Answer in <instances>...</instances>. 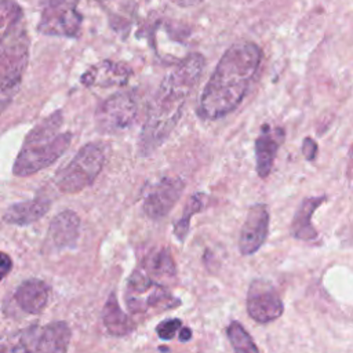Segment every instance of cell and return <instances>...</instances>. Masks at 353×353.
<instances>
[{
  "label": "cell",
  "mask_w": 353,
  "mask_h": 353,
  "mask_svg": "<svg viewBox=\"0 0 353 353\" xmlns=\"http://www.w3.org/2000/svg\"><path fill=\"white\" fill-rule=\"evenodd\" d=\"M262 50L252 41L230 46L218 61L199 102L204 120H216L234 110L244 99L262 62Z\"/></svg>",
  "instance_id": "1"
},
{
  "label": "cell",
  "mask_w": 353,
  "mask_h": 353,
  "mask_svg": "<svg viewBox=\"0 0 353 353\" xmlns=\"http://www.w3.org/2000/svg\"><path fill=\"white\" fill-rule=\"evenodd\" d=\"M205 66L201 54L193 52L176 63L163 79L149 105L146 120L139 135V153H153L172 132L185 109V102L200 80Z\"/></svg>",
  "instance_id": "2"
},
{
  "label": "cell",
  "mask_w": 353,
  "mask_h": 353,
  "mask_svg": "<svg viewBox=\"0 0 353 353\" xmlns=\"http://www.w3.org/2000/svg\"><path fill=\"white\" fill-rule=\"evenodd\" d=\"M0 15V94L6 108L18 91L28 66L30 40L23 26V11L15 1L3 0Z\"/></svg>",
  "instance_id": "3"
},
{
  "label": "cell",
  "mask_w": 353,
  "mask_h": 353,
  "mask_svg": "<svg viewBox=\"0 0 353 353\" xmlns=\"http://www.w3.org/2000/svg\"><path fill=\"white\" fill-rule=\"evenodd\" d=\"M62 123V112L57 110L26 135L12 165L15 176L33 175L54 164L66 152L72 143V134L59 132Z\"/></svg>",
  "instance_id": "4"
},
{
  "label": "cell",
  "mask_w": 353,
  "mask_h": 353,
  "mask_svg": "<svg viewBox=\"0 0 353 353\" xmlns=\"http://www.w3.org/2000/svg\"><path fill=\"white\" fill-rule=\"evenodd\" d=\"M69 342V325L63 321H52L21 330L10 338L4 353H66Z\"/></svg>",
  "instance_id": "5"
},
{
  "label": "cell",
  "mask_w": 353,
  "mask_h": 353,
  "mask_svg": "<svg viewBox=\"0 0 353 353\" xmlns=\"http://www.w3.org/2000/svg\"><path fill=\"white\" fill-rule=\"evenodd\" d=\"M105 164V150L97 143L84 145L55 175V185L63 193H79L90 186Z\"/></svg>",
  "instance_id": "6"
},
{
  "label": "cell",
  "mask_w": 353,
  "mask_h": 353,
  "mask_svg": "<svg viewBox=\"0 0 353 353\" xmlns=\"http://www.w3.org/2000/svg\"><path fill=\"white\" fill-rule=\"evenodd\" d=\"M79 0H47L37 30L46 36L79 37L83 17L77 11Z\"/></svg>",
  "instance_id": "7"
},
{
  "label": "cell",
  "mask_w": 353,
  "mask_h": 353,
  "mask_svg": "<svg viewBox=\"0 0 353 353\" xmlns=\"http://www.w3.org/2000/svg\"><path fill=\"white\" fill-rule=\"evenodd\" d=\"M138 113V103L132 94L117 92L103 102L95 110V125L101 132H120L128 128Z\"/></svg>",
  "instance_id": "8"
},
{
  "label": "cell",
  "mask_w": 353,
  "mask_h": 353,
  "mask_svg": "<svg viewBox=\"0 0 353 353\" xmlns=\"http://www.w3.org/2000/svg\"><path fill=\"white\" fill-rule=\"evenodd\" d=\"M185 189V182L175 176L160 179L143 200V211L152 219H160L167 215L179 200Z\"/></svg>",
  "instance_id": "9"
},
{
  "label": "cell",
  "mask_w": 353,
  "mask_h": 353,
  "mask_svg": "<svg viewBox=\"0 0 353 353\" xmlns=\"http://www.w3.org/2000/svg\"><path fill=\"white\" fill-rule=\"evenodd\" d=\"M247 310L258 323H269L283 314L284 305L279 294L270 285L256 280L248 290Z\"/></svg>",
  "instance_id": "10"
},
{
  "label": "cell",
  "mask_w": 353,
  "mask_h": 353,
  "mask_svg": "<svg viewBox=\"0 0 353 353\" xmlns=\"http://www.w3.org/2000/svg\"><path fill=\"white\" fill-rule=\"evenodd\" d=\"M269 232V211L265 204H255L248 210L243 223L239 248L243 255L255 254L265 243Z\"/></svg>",
  "instance_id": "11"
},
{
  "label": "cell",
  "mask_w": 353,
  "mask_h": 353,
  "mask_svg": "<svg viewBox=\"0 0 353 353\" xmlns=\"http://www.w3.org/2000/svg\"><path fill=\"white\" fill-rule=\"evenodd\" d=\"M131 73L132 70L127 63L105 59L101 63H97L91 69H88L83 74L81 83L85 87L121 85V84H125Z\"/></svg>",
  "instance_id": "12"
},
{
  "label": "cell",
  "mask_w": 353,
  "mask_h": 353,
  "mask_svg": "<svg viewBox=\"0 0 353 353\" xmlns=\"http://www.w3.org/2000/svg\"><path fill=\"white\" fill-rule=\"evenodd\" d=\"M283 137L284 131L281 128H272L268 124L262 125L261 134L255 141V165L261 178H266L270 174Z\"/></svg>",
  "instance_id": "13"
},
{
  "label": "cell",
  "mask_w": 353,
  "mask_h": 353,
  "mask_svg": "<svg viewBox=\"0 0 353 353\" xmlns=\"http://www.w3.org/2000/svg\"><path fill=\"white\" fill-rule=\"evenodd\" d=\"M15 301L18 306L30 314L41 313L50 299V287L43 280L29 279L19 284L15 291Z\"/></svg>",
  "instance_id": "14"
},
{
  "label": "cell",
  "mask_w": 353,
  "mask_h": 353,
  "mask_svg": "<svg viewBox=\"0 0 353 353\" xmlns=\"http://www.w3.org/2000/svg\"><path fill=\"white\" fill-rule=\"evenodd\" d=\"M80 218L74 211L65 210L52 218L48 228V239L55 248H66L76 243L79 237Z\"/></svg>",
  "instance_id": "15"
},
{
  "label": "cell",
  "mask_w": 353,
  "mask_h": 353,
  "mask_svg": "<svg viewBox=\"0 0 353 353\" xmlns=\"http://www.w3.org/2000/svg\"><path fill=\"white\" fill-rule=\"evenodd\" d=\"M50 205L51 203L46 197H36L32 200L19 201V203L11 204L6 210L3 219L10 225L26 226L43 218L48 212Z\"/></svg>",
  "instance_id": "16"
},
{
  "label": "cell",
  "mask_w": 353,
  "mask_h": 353,
  "mask_svg": "<svg viewBox=\"0 0 353 353\" xmlns=\"http://www.w3.org/2000/svg\"><path fill=\"white\" fill-rule=\"evenodd\" d=\"M325 200V196H319V197H307L305 199L292 219L291 223V233L295 239L299 240H314L317 237V232L314 226L312 225V215L316 211V208Z\"/></svg>",
  "instance_id": "17"
},
{
  "label": "cell",
  "mask_w": 353,
  "mask_h": 353,
  "mask_svg": "<svg viewBox=\"0 0 353 353\" xmlns=\"http://www.w3.org/2000/svg\"><path fill=\"white\" fill-rule=\"evenodd\" d=\"M102 319L106 330L114 336H124L135 330V323L120 309L114 294L108 298L102 310Z\"/></svg>",
  "instance_id": "18"
},
{
  "label": "cell",
  "mask_w": 353,
  "mask_h": 353,
  "mask_svg": "<svg viewBox=\"0 0 353 353\" xmlns=\"http://www.w3.org/2000/svg\"><path fill=\"white\" fill-rule=\"evenodd\" d=\"M145 270L154 279L172 277L175 274V263L167 248L154 250L145 258Z\"/></svg>",
  "instance_id": "19"
},
{
  "label": "cell",
  "mask_w": 353,
  "mask_h": 353,
  "mask_svg": "<svg viewBox=\"0 0 353 353\" xmlns=\"http://www.w3.org/2000/svg\"><path fill=\"white\" fill-rule=\"evenodd\" d=\"M207 201V196L204 193H194L189 197L182 216L174 223V234L178 237L179 241H183L190 226V219L196 212H200Z\"/></svg>",
  "instance_id": "20"
},
{
  "label": "cell",
  "mask_w": 353,
  "mask_h": 353,
  "mask_svg": "<svg viewBox=\"0 0 353 353\" xmlns=\"http://www.w3.org/2000/svg\"><path fill=\"white\" fill-rule=\"evenodd\" d=\"M226 334L236 353H259L254 339L239 321H232L228 325Z\"/></svg>",
  "instance_id": "21"
},
{
  "label": "cell",
  "mask_w": 353,
  "mask_h": 353,
  "mask_svg": "<svg viewBox=\"0 0 353 353\" xmlns=\"http://www.w3.org/2000/svg\"><path fill=\"white\" fill-rule=\"evenodd\" d=\"M181 327H182V321L179 319H168V320L161 321L156 327V332L161 339L170 341L175 336L176 331H179Z\"/></svg>",
  "instance_id": "22"
},
{
  "label": "cell",
  "mask_w": 353,
  "mask_h": 353,
  "mask_svg": "<svg viewBox=\"0 0 353 353\" xmlns=\"http://www.w3.org/2000/svg\"><path fill=\"white\" fill-rule=\"evenodd\" d=\"M302 153L306 160H314L317 156V143L310 138L306 137L302 143Z\"/></svg>",
  "instance_id": "23"
},
{
  "label": "cell",
  "mask_w": 353,
  "mask_h": 353,
  "mask_svg": "<svg viewBox=\"0 0 353 353\" xmlns=\"http://www.w3.org/2000/svg\"><path fill=\"white\" fill-rule=\"evenodd\" d=\"M11 266H12V262H11V258L6 254V252H1V265H0V274L1 277H6L7 273L11 270Z\"/></svg>",
  "instance_id": "24"
},
{
  "label": "cell",
  "mask_w": 353,
  "mask_h": 353,
  "mask_svg": "<svg viewBox=\"0 0 353 353\" xmlns=\"http://www.w3.org/2000/svg\"><path fill=\"white\" fill-rule=\"evenodd\" d=\"M170 1L176 6H181V7H193V6L200 4L204 0H170Z\"/></svg>",
  "instance_id": "25"
},
{
  "label": "cell",
  "mask_w": 353,
  "mask_h": 353,
  "mask_svg": "<svg viewBox=\"0 0 353 353\" xmlns=\"http://www.w3.org/2000/svg\"><path fill=\"white\" fill-rule=\"evenodd\" d=\"M190 338H192V330H190V328L185 327V328H182V330L179 331V341L186 342V341H189Z\"/></svg>",
  "instance_id": "26"
},
{
  "label": "cell",
  "mask_w": 353,
  "mask_h": 353,
  "mask_svg": "<svg viewBox=\"0 0 353 353\" xmlns=\"http://www.w3.org/2000/svg\"><path fill=\"white\" fill-rule=\"evenodd\" d=\"M97 1H103V0H97Z\"/></svg>",
  "instance_id": "27"
}]
</instances>
